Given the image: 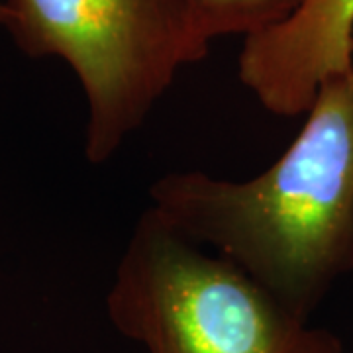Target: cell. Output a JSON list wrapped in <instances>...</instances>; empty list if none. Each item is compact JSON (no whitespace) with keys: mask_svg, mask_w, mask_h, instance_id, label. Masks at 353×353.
<instances>
[{"mask_svg":"<svg viewBox=\"0 0 353 353\" xmlns=\"http://www.w3.org/2000/svg\"><path fill=\"white\" fill-rule=\"evenodd\" d=\"M304 116L263 173L173 171L150 187L148 208L308 320L353 269V65L318 88Z\"/></svg>","mask_w":353,"mask_h":353,"instance_id":"6da1fadb","label":"cell"},{"mask_svg":"<svg viewBox=\"0 0 353 353\" xmlns=\"http://www.w3.org/2000/svg\"><path fill=\"white\" fill-rule=\"evenodd\" d=\"M106 314L148 353H343L336 334L310 326L150 208L118 261Z\"/></svg>","mask_w":353,"mask_h":353,"instance_id":"7a4b0ae2","label":"cell"},{"mask_svg":"<svg viewBox=\"0 0 353 353\" xmlns=\"http://www.w3.org/2000/svg\"><path fill=\"white\" fill-rule=\"evenodd\" d=\"M16 43L63 59L87 99L85 155L110 161L179 71L208 55L189 0H4Z\"/></svg>","mask_w":353,"mask_h":353,"instance_id":"3957f363","label":"cell"},{"mask_svg":"<svg viewBox=\"0 0 353 353\" xmlns=\"http://www.w3.org/2000/svg\"><path fill=\"white\" fill-rule=\"evenodd\" d=\"M353 65V0H301L287 20L243 38L238 77L267 112L303 116Z\"/></svg>","mask_w":353,"mask_h":353,"instance_id":"277c9868","label":"cell"},{"mask_svg":"<svg viewBox=\"0 0 353 353\" xmlns=\"http://www.w3.org/2000/svg\"><path fill=\"white\" fill-rule=\"evenodd\" d=\"M204 41L228 36H253L287 20L301 0H189Z\"/></svg>","mask_w":353,"mask_h":353,"instance_id":"5b68a950","label":"cell"},{"mask_svg":"<svg viewBox=\"0 0 353 353\" xmlns=\"http://www.w3.org/2000/svg\"><path fill=\"white\" fill-rule=\"evenodd\" d=\"M4 20H6V6H4V0H0V24L4 26Z\"/></svg>","mask_w":353,"mask_h":353,"instance_id":"8992f818","label":"cell"}]
</instances>
